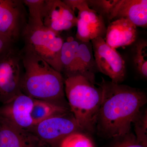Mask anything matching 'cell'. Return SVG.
<instances>
[{
  "instance_id": "6da1fadb",
  "label": "cell",
  "mask_w": 147,
  "mask_h": 147,
  "mask_svg": "<svg viewBox=\"0 0 147 147\" xmlns=\"http://www.w3.org/2000/svg\"><path fill=\"white\" fill-rule=\"evenodd\" d=\"M102 79L97 84L102 97L95 128L100 136L117 139L130 132L131 124L146 103V94L137 88Z\"/></svg>"
},
{
  "instance_id": "7a4b0ae2",
  "label": "cell",
  "mask_w": 147,
  "mask_h": 147,
  "mask_svg": "<svg viewBox=\"0 0 147 147\" xmlns=\"http://www.w3.org/2000/svg\"><path fill=\"white\" fill-rule=\"evenodd\" d=\"M20 54L24 69L21 81V92L33 99L69 108L61 73L32 52L23 49Z\"/></svg>"
},
{
  "instance_id": "3957f363",
  "label": "cell",
  "mask_w": 147,
  "mask_h": 147,
  "mask_svg": "<svg viewBox=\"0 0 147 147\" xmlns=\"http://www.w3.org/2000/svg\"><path fill=\"white\" fill-rule=\"evenodd\" d=\"M65 93L69 107L83 131L92 133L102 100V89L84 76L65 79Z\"/></svg>"
},
{
  "instance_id": "277c9868",
  "label": "cell",
  "mask_w": 147,
  "mask_h": 147,
  "mask_svg": "<svg viewBox=\"0 0 147 147\" xmlns=\"http://www.w3.org/2000/svg\"><path fill=\"white\" fill-rule=\"evenodd\" d=\"M23 49L35 53L55 70L61 73V50L64 40L61 33L44 26H33L27 24L23 33Z\"/></svg>"
},
{
  "instance_id": "5b68a950",
  "label": "cell",
  "mask_w": 147,
  "mask_h": 147,
  "mask_svg": "<svg viewBox=\"0 0 147 147\" xmlns=\"http://www.w3.org/2000/svg\"><path fill=\"white\" fill-rule=\"evenodd\" d=\"M29 131L50 147H59L69 135L84 131L71 112L46 119L34 125Z\"/></svg>"
},
{
  "instance_id": "8992f818",
  "label": "cell",
  "mask_w": 147,
  "mask_h": 147,
  "mask_svg": "<svg viewBox=\"0 0 147 147\" xmlns=\"http://www.w3.org/2000/svg\"><path fill=\"white\" fill-rule=\"evenodd\" d=\"M21 58L13 47L0 57V102L5 103L21 92Z\"/></svg>"
},
{
  "instance_id": "52a82bcc",
  "label": "cell",
  "mask_w": 147,
  "mask_h": 147,
  "mask_svg": "<svg viewBox=\"0 0 147 147\" xmlns=\"http://www.w3.org/2000/svg\"><path fill=\"white\" fill-rule=\"evenodd\" d=\"M91 42L98 71L108 76L115 84L123 82L126 69L125 62L120 54L108 45L102 38H96Z\"/></svg>"
},
{
  "instance_id": "ba28073f",
  "label": "cell",
  "mask_w": 147,
  "mask_h": 147,
  "mask_svg": "<svg viewBox=\"0 0 147 147\" xmlns=\"http://www.w3.org/2000/svg\"><path fill=\"white\" fill-rule=\"evenodd\" d=\"M27 13L23 1L0 0V34L17 41L26 26Z\"/></svg>"
},
{
  "instance_id": "9c48e42d",
  "label": "cell",
  "mask_w": 147,
  "mask_h": 147,
  "mask_svg": "<svg viewBox=\"0 0 147 147\" xmlns=\"http://www.w3.org/2000/svg\"><path fill=\"white\" fill-rule=\"evenodd\" d=\"M34 100L21 92L0 107V119L18 128L30 130L33 126L30 113Z\"/></svg>"
},
{
  "instance_id": "30bf717a",
  "label": "cell",
  "mask_w": 147,
  "mask_h": 147,
  "mask_svg": "<svg viewBox=\"0 0 147 147\" xmlns=\"http://www.w3.org/2000/svg\"><path fill=\"white\" fill-rule=\"evenodd\" d=\"M76 9L78 11L76 39L89 42L98 37L104 39L107 28L102 16L88 6L86 0H82Z\"/></svg>"
},
{
  "instance_id": "8fae6325",
  "label": "cell",
  "mask_w": 147,
  "mask_h": 147,
  "mask_svg": "<svg viewBox=\"0 0 147 147\" xmlns=\"http://www.w3.org/2000/svg\"><path fill=\"white\" fill-rule=\"evenodd\" d=\"M43 26L61 33L76 26L74 11L60 0H45L42 15Z\"/></svg>"
},
{
  "instance_id": "7c38bea8",
  "label": "cell",
  "mask_w": 147,
  "mask_h": 147,
  "mask_svg": "<svg viewBox=\"0 0 147 147\" xmlns=\"http://www.w3.org/2000/svg\"><path fill=\"white\" fill-rule=\"evenodd\" d=\"M0 147H50L29 130L0 119Z\"/></svg>"
},
{
  "instance_id": "4fadbf2b",
  "label": "cell",
  "mask_w": 147,
  "mask_h": 147,
  "mask_svg": "<svg viewBox=\"0 0 147 147\" xmlns=\"http://www.w3.org/2000/svg\"><path fill=\"white\" fill-rule=\"evenodd\" d=\"M121 18L128 19L137 27L146 28L147 0H118L108 21Z\"/></svg>"
},
{
  "instance_id": "5bb4252c",
  "label": "cell",
  "mask_w": 147,
  "mask_h": 147,
  "mask_svg": "<svg viewBox=\"0 0 147 147\" xmlns=\"http://www.w3.org/2000/svg\"><path fill=\"white\" fill-rule=\"evenodd\" d=\"M137 36V27L126 18L111 21L106 29L105 40L108 45L117 49L131 45Z\"/></svg>"
},
{
  "instance_id": "9a60e30c",
  "label": "cell",
  "mask_w": 147,
  "mask_h": 147,
  "mask_svg": "<svg viewBox=\"0 0 147 147\" xmlns=\"http://www.w3.org/2000/svg\"><path fill=\"white\" fill-rule=\"evenodd\" d=\"M76 65L78 75L84 76L92 83L96 84L95 74L98 69L91 42L79 41Z\"/></svg>"
},
{
  "instance_id": "2e32d148",
  "label": "cell",
  "mask_w": 147,
  "mask_h": 147,
  "mask_svg": "<svg viewBox=\"0 0 147 147\" xmlns=\"http://www.w3.org/2000/svg\"><path fill=\"white\" fill-rule=\"evenodd\" d=\"M79 41L72 36L64 42L61 50L60 61L62 72L66 77L78 75L77 70V56Z\"/></svg>"
},
{
  "instance_id": "e0dca14e",
  "label": "cell",
  "mask_w": 147,
  "mask_h": 147,
  "mask_svg": "<svg viewBox=\"0 0 147 147\" xmlns=\"http://www.w3.org/2000/svg\"><path fill=\"white\" fill-rule=\"evenodd\" d=\"M69 112V108L67 107L56 105L45 100L34 99L30 117L34 126L53 116Z\"/></svg>"
},
{
  "instance_id": "ac0fdd59",
  "label": "cell",
  "mask_w": 147,
  "mask_h": 147,
  "mask_svg": "<svg viewBox=\"0 0 147 147\" xmlns=\"http://www.w3.org/2000/svg\"><path fill=\"white\" fill-rule=\"evenodd\" d=\"M28 9L27 24L33 26H42V15L45 0H23Z\"/></svg>"
},
{
  "instance_id": "d6986e66",
  "label": "cell",
  "mask_w": 147,
  "mask_h": 147,
  "mask_svg": "<svg viewBox=\"0 0 147 147\" xmlns=\"http://www.w3.org/2000/svg\"><path fill=\"white\" fill-rule=\"evenodd\" d=\"M133 63L139 74L147 77V42L141 40L136 42L134 47Z\"/></svg>"
},
{
  "instance_id": "ffe728a7",
  "label": "cell",
  "mask_w": 147,
  "mask_h": 147,
  "mask_svg": "<svg viewBox=\"0 0 147 147\" xmlns=\"http://www.w3.org/2000/svg\"><path fill=\"white\" fill-rule=\"evenodd\" d=\"M90 8L108 21L109 17L118 0H86Z\"/></svg>"
},
{
  "instance_id": "44dd1931",
  "label": "cell",
  "mask_w": 147,
  "mask_h": 147,
  "mask_svg": "<svg viewBox=\"0 0 147 147\" xmlns=\"http://www.w3.org/2000/svg\"><path fill=\"white\" fill-rule=\"evenodd\" d=\"M59 147H95L91 139L84 132L72 133L65 138Z\"/></svg>"
},
{
  "instance_id": "7402d4cb",
  "label": "cell",
  "mask_w": 147,
  "mask_h": 147,
  "mask_svg": "<svg viewBox=\"0 0 147 147\" xmlns=\"http://www.w3.org/2000/svg\"><path fill=\"white\" fill-rule=\"evenodd\" d=\"M135 136L137 141L147 147V110L140 111L133 121Z\"/></svg>"
},
{
  "instance_id": "603a6c76",
  "label": "cell",
  "mask_w": 147,
  "mask_h": 147,
  "mask_svg": "<svg viewBox=\"0 0 147 147\" xmlns=\"http://www.w3.org/2000/svg\"><path fill=\"white\" fill-rule=\"evenodd\" d=\"M112 147H147L137 141L135 134L129 132L118 138Z\"/></svg>"
},
{
  "instance_id": "cb8c5ba5",
  "label": "cell",
  "mask_w": 147,
  "mask_h": 147,
  "mask_svg": "<svg viewBox=\"0 0 147 147\" xmlns=\"http://www.w3.org/2000/svg\"><path fill=\"white\" fill-rule=\"evenodd\" d=\"M13 43L8 38L0 34V57L13 47Z\"/></svg>"
}]
</instances>
